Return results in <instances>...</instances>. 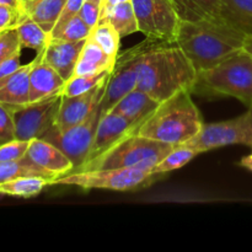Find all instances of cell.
<instances>
[{
    "label": "cell",
    "instance_id": "cell-1",
    "mask_svg": "<svg viewBox=\"0 0 252 252\" xmlns=\"http://www.w3.org/2000/svg\"><path fill=\"white\" fill-rule=\"evenodd\" d=\"M137 48L138 89L162 102L181 91H191L198 71L176 42L145 38Z\"/></svg>",
    "mask_w": 252,
    "mask_h": 252
},
{
    "label": "cell",
    "instance_id": "cell-2",
    "mask_svg": "<svg viewBox=\"0 0 252 252\" xmlns=\"http://www.w3.org/2000/svg\"><path fill=\"white\" fill-rule=\"evenodd\" d=\"M246 38L238 30L212 19L181 20L176 43L201 73L244 49Z\"/></svg>",
    "mask_w": 252,
    "mask_h": 252
},
{
    "label": "cell",
    "instance_id": "cell-3",
    "mask_svg": "<svg viewBox=\"0 0 252 252\" xmlns=\"http://www.w3.org/2000/svg\"><path fill=\"white\" fill-rule=\"evenodd\" d=\"M191 95V91H181L160 102L135 132L172 147L187 143L201 132L204 125Z\"/></svg>",
    "mask_w": 252,
    "mask_h": 252
},
{
    "label": "cell",
    "instance_id": "cell-4",
    "mask_svg": "<svg viewBox=\"0 0 252 252\" xmlns=\"http://www.w3.org/2000/svg\"><path fill=\"white\" fill-rule=\"evenodd\" d=\"M172 149L174 147L166 143L143 137L137 132H130L110 149L74 172L129 167L150 172Z\"/></svg>",
    "mask_w": 252,
    "mask_h": 252
},
{
    "label": "cell",
    "instance_id": "cell-5",
    "mask_svg": "<svg viewBox=\"0 0 252 252\" xmlns=\"http://www.w3.org/2000/svg\"><path fill=\"white\" fill-rule=\"evenodd\" d=\"M194 91L230 96L252 108V54L241 49L218 65L198 73Z\"/></svg>",
    "mask_w": 252,
    "mask_h": 252
},
{
    "label": "cell",
    "instance_id": "cell-6",
    "mask_svg": "<svg viewBox=\"0 0 252 252\" xmlns=\"http://www.w3.org/2000/svg\"><path fill=\"white\" fill-rule=\"evenodd\" d=\"M153 175L142 169H106L90 171L69 172L57 177L52 185L78 186L84 189H113V191H130L145 186Z\"/></svg>",
    "mask_w": 252,
    "mask_h": 252
},
{
    "label": "cell",
    "instance_id": "cell-7",
    "mask_svg": "<svg viewBox=\"0 0 252 252\" xmlns=\"http://www.w3.org/2000/svg\"><path fill=\"white\" fill-rule=\"evenodd\" d=\"M243 144L252 148V108L244 115L221 122L204 123L201 132L185 143L202 153L226 145Z\"/></svg>",
    "mask_w": 252,
    "mask_h": 252
},
{
    "label": "cell",
    "instance_id": "cell-8",
    "mask_svg": "<svg viewBox=\"0 0 252 252\" xmlns=\"http://www.w3.org/2000/svg\"><path fill=\"white\" fill-rule=\"evenodd\" d=\"M132 4L145 38L176 42L181 19L172 0H132Z\"/></svg>",
    "mask_w": 252,
    "mask_h": 252
},
{
    "label": "cell",
    "instance_id": "cell-9",
    "mask_svg": "<svg viewBox=\"0 0 252 252\" xmlns=\"http://www.w3.org/2000/svg\"><path fill=\"white\" fill-rule=\"evenodd\" d=\"M100 118L101 108L98 106L80 125L74 126L65 132H59L56 126H53L41 139L47 140L61 149L73 162L74 170L71 172H74L88 160Z\"/></svg>",
    "mask_w": 252,
    "mask_h": 252
},
{
    "label": "cell",
    "instance_id": "cell-10",
    "mask_svg": "<svg viewBox=\"0 0 252 252\" xmlns=\"http://www.w3.org/2000/svg\"><path fill=\"white\" fill-rule=\"evenodd\" d=\"M62 97L63 94L59 93L37 102L20 107H7L14 118L15 139L32 140L43 137L56 125Z\"/></svg>",
    "mask_w": 252,
    "mask_h": 252
},
{
    "label": "cell",
    "instance_id": "cell-11",
    "mask_svg": "<svg viewBox=\"0 0 252 252\" xmlns=\"http://www.w3.org/2000/svg\"><path fill=\"white\" fill-rule=\"evenodd\" d=\"M138 88L137 48L132 47L122 54H118L115 68L110 74L101 100V117L107 115L116 103L127 94Z\"/></svg>",
    "mask_w": 252,
    "mask_h": 252
},
{
    "label": "cell",
    "instance_id": "cell-12",
    "mask_svg": "<svg viewBox=\"0 0 252 252\" xmlns=\"http://www.w3.org/2000/svg\"><path fill=\"white\" fill-rule=\"evenodd\" d=\"M108 76L90 91H86L80 95L62 97L61 107H59L56 125H54L59 132H65L69 128L80 125L96 107L100 106L106 85H107Z\"/></svg>",
    "mask_w": 252,
    "mask_h": 252
},
{
    "label": "cell",
    "instance_id": "cell-13",
    "mask_svg": "<svg viewBox=\"0 0 252 252\" xmlns=\"http://www.w3.org/2000/svg\"><path fill=\"white\" fill-rule=\"evenodd\" d=\"M137 128V126L130 122L128 118L117 113L108 112L107 115L102 116L97 125L95 138H94L86 162L105 153L130 132H135Z\"/></svg>",
    "mask_w": 252,
    "mask_h": 252
},
{
    "label": "cell",
    "instance_id": "cell-14",
    "mask_svg": "<svg viewBox=\"0 0 252 252\" xmlns=\"http://www.w3.org/2000/svg\"><path fill=\"white\" fill-rule=\"evenodd\" d=\"M25 157L48 172L53 180L64 176L74 170L71 160L61 149L41 138H34L30 142V147Z\"/></svg>",
    "mask_w": 252,
    "mask_h": 252
},
{
    "label": "cell",
    "instance_id": "cell-15",
    "mask_svg": "<svg viewBox=\"0 0 252 252\" xmlns=\"http://www.w3.org/2000/svg\"><path fill=\"white\" fill-rule=\"evenodd\" d=\"M86 39L83 41H64L51 38L43 49V61L51 65L64 80H69L75 73V66Z\"/></svg>",
    "mask_w": 252,
    "mask_h": 252
},
{
    "label": "cell",
    "instance_id": "cell-16",
    "mask_svg": "<svg viewBox=\"0 0 252 252\" xmlns=\"http://www.w3.org/2000/svg\"><path fill=\"white\" fill-rule=\"evenodd\" d=\"M30 71V103L62 93L65 80L43 61V49L37 52Z\"/></svg>",
    "mask_w": 252,
    "mask_h": 252
},
{
    "label": "cell",
    "instance_id": "cell-17",
    "mask_svg": "<svg viewBox=\"0 0 252 252\" xmlns=\"http://www.w3.org/2000/svg\"><path fill=\"white\" fill-rule=\"evenodd\" d=\"M33 62L21 65L15 73L0 79V103L9 108L30 103V71Z\"/></svg>",
    "mask_w": 252,
    "mask_h": 252
},
{
    "label": "cell",
    "instance_id": "cell-18",
    "mask_svg": "<svg viewBox=\"0 0 252 252\" xmlns=\"http://www.w3.org/2000/svg\"><path fill=\"white\" fill-rule=\"evenodd\" d=\"M159 103V101L152 97L149 94L137 88L121 98L110 112L128 118L138 127L148 116L154 112Z\"/></svg>",
    "mask_w": 252,
    "mask_h": 252
},
{
    "label": "cell",
    "instance_id": "cell-19",
    "mask_svg": "<svg viewBox=\"0 0 252 252\" xmlns=\"http://www.w3.org/2000/svg\"><path fill=\"white\" fill-rule=\"evenodd\" d=\"M115 64L116 59L108 56L97 42L89 36L76 63L74 75H93L113 70Z\"/></svg>",
    "mask_w": 252,
    "mask_h": 252
},
{
    "label": "cell",
    "instance_id": "cell-20",
    "mask_svg": "<svg viewBox=\"0 0 252 252\" xmlns=\"http://www.w3.org/2000/svg\"><path fill=\"white\" fill-rule=\"evenodd\" d=\"M68 0H32L24 4V10L51 36Z\"/></svg>",
    "mask_w": 252,
    "mask_h": 252
},
{
    "label": "cell",
    "instance_id": "cell-21",
    "mask_svg": "<svg viewBox=\"0 0 252 252\" xmlns=\"http://www.w3.org/2000/svg\"><path fill=\"white\" fill-rule=\"evenodd\" d=\"M52 180L41 176H20L0 184L1 196L31 198L43 191L46 186H51Z\"/></svg>",
    "mask_w": 252,
    "mask_h": 252
},
{
    "label": "cell",
    "instance_id": "cell-22",
    "mask_svg": "<svg viewBox=\"0 0 252 252\" xmlns=\"http://www.w3.org/2000/svg\"><path fill=\"white\" fill-rule=\"evenodd\" d=\"M226 24L252 38V0H221Z\"/></svg>",
    "mask_w": 252,
    "mask_h": 252
},
{
    "label": "cell",
    "instance_id": "cell-23",
    "mask_svg": "<svg viewBox=\"0 0 252 252\" xmlns=\"http://www.w3.org/2000/svg\"><path fill=\"white\" fill-rule=\"evenodd\" d=\"M103 19H107L112 24L121 37L129 36L139 31L132 0H126L117 4Z\"/></svg>",
    "mask_w": 252,
    "mask_h": 252
},
{
    "label": "cell",
    "instance_id": "cell-24",
    "mask_svg": "<svg viewBox=\"0 0 252 252\" xmlns=\"http://www.w3.org/2000/svg\"><path fill=\"white\" fill-rule=\"evenodd\" d=\"M16 31L22 48H30L36 52H41L46 48L51 39L48 32L44 31L29 15L20 22Z\"/></svg>",
    "mask_w": 252,
    "mask_h": 252
},
{
    "label": "cell",
    "instance_id": "cell-25",
    "mask_svg": "<svg viewBox=\"0 0 252 252\" xmlns=\"http://www.w3.org/2000/svg\"><path fill=\"white\" fill-rule=\"evenodd\" d=\"M198 154H201V153L197 152L193 148L189 147V145H176L157 166L153 167L150 172H152L153 176L167 174V172L174 171V170H177L189 164Z\"/></svg>",
    "mask_w": 252,
    "mask_h": 252
},
{
    "label": "cell",
    "instance_id": "cell-26",
    "mask_svg": "<svg viewBox=\"0 0 252 252\" xmlns=\"http://www.w3.org/2000/svg\"><path fill=\"white\" fill-rule=\"evenodd\" d=\"M20 176H41L52 180L53 182V177L48 172L34 165L26 157L17 161L0 162V184Z\"/></svg>",
    "mask_w": 252,
    "mask_h": 252
},
{
    "label": "cell",
    "instance_id": "cell-27",
    "mask_svg": "<svg viewBox=\"0 0 252 252\" xmlns=\"http://www.w3.org/2000/svg\"><path fill=\"white\" fill-rule=\"evenodd\" d=\"M91 38L95 39L98 46L110 57L117 59L120 51V42L122 37L107 19H100L95 27L91 30Z\"/></svg>",
    "mask_w": 252,
    "mask_h": 252
},
{
    "label": "cell",
    "instance_id": "cell-28",
    "mask_svg": "<svg viewBox=\"0 0 252 252\" xmlns=\"http://www.w3.org/2000/svg\"><path fill=\"white\" fill-rule=\"evenodd\" d=\"M112 70L103 71L100 74H93V75H73L69 80L65 81L63 86L62 94L63 96H75L80 94L90 91L95 86H97L103 79L107 78Z\"/></svg>",
    "mask_w": 252,
    "mask_h": 252
},
{
    "label": "cell",
    "instance_id": "cell-29",
    "mask_svg": "<svg viewBox=\"0 0 252 252\" xmlns=\"http://www.w3.org/2000/svg\"><path fill=\"white\" fill-rule=\"evenodd\" d=\"M91 33V29L85 24V22L81 20V17L75 16L73 20L68 22V24L64 26V29L59 32L57 36H54L53 38L58 39H64V41H83L86 39Z\"/></svg>",
    "mask_w": 252,
    "mask_h": 252
},
{
    "label": "cell",
    "instance_id": "cell-30",
    "mask_svg": "<svg viewBox=\"0 0 252 252\" xmlns=\"http://www.w3.org/2000/svg\"><path fill=\"white\" fill-rule=\"evenodd\" d=\"M31 140L14 139L0 145V162L17 161L26 155Z\"/></svg>",
    "mask_w": 252,
    "mask_h": 252
},
{
    "label": "cell",
    "instance_id": "cell-31",
    "mask_svg": "<svg viewBox=\"0 0 252 252\" xmlns=\"http://www.w3.org/2000/svg\"><path fill=\"white\" fill-rule=\"evenodd\" d=\"M21 49L22 47L20 44L16 27L0 32V63H2L5 59L14 56Z\"/></svg>",
    "mask_w": 252,
    "mask_h": 252
},
{
    "label": "cell",
    "instance_id": "cell-32",
    "mask_svg": "<svg viewBox=\"0 0 252 252\" xmlns=\"http://www.w3.org/2000/svg\"><path fill=\"white\" fill-rule=\"evenodd\" d=\"M26 16L27 14L22 10L0 4V32L17 27Z\"/></svg>",
    "mask_w": 252,
    "mask_h": 252
},
{
    "label": "cell",
    "instance_id": "cell-33",
    "mask_svg": "<svg viewBox=\"0 0 252 252\" xmlns=\"http://www.w3.org/2000/svg\"><path fill=\"white\" fill-rule=\"evenodd\" d=\"M83 2L84 0H68V1H66L63 10H62L61 16H59L58 21H57L56 26H54L53 31L51 32V38L57 36L70 20H73L74 17L78 16L81 6H83Z\"/></svg>",
    "mask_w": 252,
    "mask_h": 252
},
{
    "label": "cell",
    "instance_id": "cell-34",
    "mask_svg": "<svg viewBox=\"0 0 252 252\" xmlns=\"http://www.w3.org/2000/svg\"><path fill=\"white\" fill-rule=\"evenodd\" d=\"M15 139V125L12 113L0 103V145Z\"/></svg>",
    "mask_w": 252,
    "mask_h": 252
},
{
    "label": "cell",
    "instance_id": "cell-35",
    "mask_svg": "<svg viewBox=\"0 0 252 252\" xmlns=\"http://www.w3.org/2000/svg\"><path fill=\"white\" fill-rule=\"evenodd\" d=\"M79 16H80L81 20L93 30L94 27L97 25V22L100 21L101 5L95 4V2L91 1H85V0H84L83 6H81L80 11H79Z\"/></svg>",
    "mask_w": 252,
    "mask_h": 252
},
{
    "label": "cell",
    "instance_id": "cell-36",
    "mask_svg": "<svg viewBox=\"0 0 252 252\" xmlns=\"http://www.w3.org/2000/svg\"><path fill=\"white\" fill-rule=\"evenodd\" d=\"M20 59H21V51H19L17 53H15L14 56L9 57V58L5 59L2 63H0V79L15 73V71L21 66Z\"/></svg>",
    "mask_w": 252,
    "mask_h": 252
},
{
    "label": "cell",
    "instance_id": "cell-37",
    "mask_svg": "<svg viewBox=\"0 0 252 252\" xmlns=\"http://www.w3.org/2000/svg\"><path fill=\"white\" fill-rule=\"evenodd\" d=\"M126 1V0H102L101 2V16L100 19H103L106 17V15L111 11L112 7H115L116 5L120 4V2Z\"/></svg>",
    "mask_w": 252,
    "mask_h": 252
},
{
    "label": "cell",
    "instance_id": "cell-38",
    "mask_svg": "<svg viewBox=\"0 0 252 252\" xmlns=\"http://www.w3.org/2000/svg\"><path fill=\"white\" fill-rule=\"evenodd\" d=\"M0 4L9 5V6L15 7V9H19V10H22V11H25L24 6H22V5L20 4L19 0H0Z\"/></svg>",
    "mask_w": 252,
    "mask_h": 252
},
{
    "label": "cell",
    "instance_id": "cell-39",
    "mask_svg": "<svg viewBox=\"0 0 252 252\" xmlns=\"http://www.w3.org/2000/svg\"><path fill=\"white\" fill-rule=\"evenodd\" d=\"M240 165L243 167H245V169L250 170V171H252V153L250 155H248V157L243 158L240 161Z\"/></svg>",
    "mask_w": 252,
    "mask_h": 252
},
{
    "label": "cell",
    "instance_id": "cell-40",
    "mask_svg": "<svg viewBox=\"0 0 252 252\" xmlns=\"http://www.w3.org/2000/svg\"><path fill=\"white\" fill-rule=\"evenodd\" d=\"M244 49H245L246 52H249L250 54H252V38H250V37L246 38L245 44H244Z\"/></svg>",
    "mask_w": 252,
    "mask_h": 252
},
{
    "label": "cell",
    "instance_id": "cell-41",
    "mask_svg": "<svg viewBox=\"0 0 252 252\" xmlns=\"http://www.w3.org/2000/svg\"><path fill=\"white\" fill-rule=\"evenodd\" d=\"M85 1H91V2H95V4L101 5V2H102V0H85Z\"/></svg>",
    "mask_w": 252,
    "mask_h": 252
},
{
    "label": "cell",
    "instance_id": "cell-42",
    "mask_svg": "<svg viewBox=\"0 0 252 252\" xmlns=\"http://www.w3.org/2000/svg\"><path fill=\"white\" fill-rule=\"evenodd\" d=\"M19 1H20V4H21L22 6H24V4L27 1V0H19Z\"/></svg>",
    "mask_w": 252,
    "mask_h": 252
},
{
    "label": "cell",
    "instance_id": "cell-43",
    "mask_svg": "<svg viewBox=\"0 0 252 252\" xmlns=\"http://www.w3.org/2000/svg\"><path fill=\"white\" fill-rule=\"evenodd\" d=\"M27 1H32V0H27Z\"/></svg>",
    "mask_w": 252,
    "mask_h": 252
},
{
    "label": "cell",
    "instance_id": "cell-44",
    "mask_svg": "<svg viewBox=\"0 0 252 252\" xmlns=\"http://www.w3.org/2000/svg\"><path fill=\"white\" fill-rule=\"evenodd\" d=\"M251 149H252V148H251Z\"/></svg>",
    "mask_w": 252,
    "mask_h": 252
}]
</instances>
